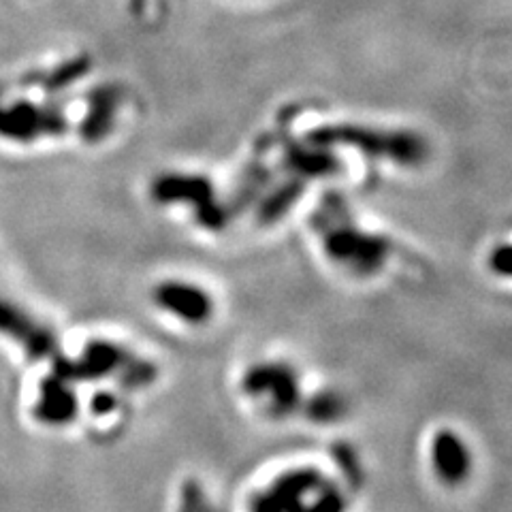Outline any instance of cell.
Instances as JSON below:
<instances>
[{"label": "cell", "mask_w": 512, "mask_h": 512, "mask_svg": "<svg viewBox=\"0 0 512 512\" xmlns=\"http://www.w3.org/2000/svg\"><path fill=\"white\" fill-rule=\"evenodd\" d=\"M338 214L329 216L325 210L316 218L320 242L329 259L348 269L355 276H374L387 265L391 244L387 237L367 233L350 222L340 201L335 203Z\"/></svg>", "instance_id": "obj_1"}, {"label": "cell", "mask_w": 512, "mask_h": 512, "mask_svg": "<svg viewBox=\"0 0 512 512\" xmlns=\"http://www.w3.org/2000/svg\"><path fill=\"white\" fill-rule=\"evenodd\" d=\"M316 146H346L363 152L365 156L391 160V163L414 167L427 160L429 148L421 135L408 131H380V128L357 124L320 126L306 137Z\"/></svg>", "instance_id": "obj_2"}, {"label": "cell", "mask_w": 512, "mask_h": 512, "mask_svg": "<svg viewBox=\"0 0 512 512\" xmlns=\"http://www.w3.org/2000/svg\"><path fill=\"white\" fill-rule=\"evenodd\" d=\"M150 195L158 205L188 203L207 231H220L229 220L227 207L216 201L214 184L197 173H163L152 182Z\"/></svg>", "instance_id": "obj_3"}, {"label": "cell", "mask_w": 512, "mask_h": 512, "mask_svg": "<svg viewBox=\"0 0 512 512\" xmlns=\"http://www.w3.org/2000/svg\"><path fill=\"white\" fill-rule=\"evenodd\" d=\"M244 391L261 399L271 416H286L295 412L301 402L299 378L286 363H259L250 367L244 378Z\"/></svg>", "instance_id": "obj_4"}, {"label": "cell", "mask_w": 512, "mask_h": 512, "mask_svg": "<svg viewBox=\"0 0 512 512\" xmlns=\"http://www.w3.org/2000/svg\"><path fill=\"white\" fill-rule=\"evenodd\" d=\"M133 355L124 346L109 340H92L84 346V352L77 359L52 357V374L69 382H94L118 374L126 361Z\"/></svg>", "instance_id": "obj_5"}, {"label": "cell", "mask_w": 512, "mask_h": 512, "mask_svg": "<svg viewBox=\"0 0 512 512\" xmlns=\"http://www.w3.org/2000/svg\"><path fill=\"white\" fill-rule=\"evenodd\" d=\"M325 483L314 468L286 472L252 500L250 512H308L314 491ZM318 493V491H316Z\"/></svg>", "instance_id": "obj_6"}, {"label": "cell", "mask_w": 512, "mask_h": 512, "mask_svg": "<svg viewBox=\"0 0 512 512\" xmlns=\"http://www.w3.org/2000/svg\"><path fill=\"white\" fill-rule=\"evenodd\" d=\"M154 301L160 310L190 325H203L214 314L212 295L199 284L184 280H165L154 288Z\"/></svg>", "instance_id": "obj_7"}, {"label": "cell", "mask_w": 512, "mask_h": 512, "mask_svg": "<svg viewBox=\"0 0 512 512\" xmlns=\"http://www.w3.org/2000/svg\"><path fill=\"white\" fill-rule=\"evenodd\" d=\"M0 333L18 340L32 361L56 355L54 333L3 297H0Z\"/></svg>", "instance_id": "obj_8"}, {"label": "cell", "mask_w": 512, "mask_h": 512, "mask_svg": "<svg viewBox=\"0 0 512 512\" xmlns=\"http://www.w3.org/2000/svg\"><path fill=\"white\" fill-rule=\"evenodd\" d=\"M79 399L75 395L73 382L56 374L47 376L39 387V402L32 408V416L39 423L62 427L77 419Z\"/></svg>", "instance_id": "obj_9"}, {"label": "cell", "mask_w": 512, "mask_h": 512, "mask_svg": "<svg viewBox=\"0 0 512 512\" xmlns=\"http://www.w3.org/2000/svg\"><path fill=\"white\" fill-rule=\"evenodd\" d=\"M431 463L444 485H461L472 472V453L455 431L442 429L431 442Z\"/></svg>", "instance_id": "obj_10"}, {"label": "cell", "mask_w": 512, "mask_h": 512, "mask_svg": "<svg viewBox=\"0 0 512 512\" xmlns=\"http://www.w3.org/2000/svg\"><path fill=\"white\" fill-rule=\"evenodd\" d=\"M310 146L312 148L301 146V143H288L286 146V167L295 175H299V180L329 178V175L338 173L340 160L333 156V152L327 146H316V143H310Z\"/></svg>", "instance_id": "obj_11"}, {"label": "cell", "mask_w": 512, "mask_h": 512, "mask_svg": "<svg viewBox=\"0 0 512 512\" xmlns=\"http://www.w3.org/2000/svg\"><path fill=\"white\" fill-rule=\"evenodd\" d=\"M301 192H303V182L299 178L282 184L280 188L271 192V195H267L263 199V203L259 205V220L261 222H276L297 203Z\"/></svg>", "instance_id": "obj_12"}, {"label": "cell", "mask_w": 512, "mask_h": 512, "mask_svg": "<svg viewBox=\"0 0 512 512\" xmlns=\"http://www.w3.org/2000/svg\"><path fill=\"white\" fill-rule=\"evenodd\" d=\"M156 365L146 361V359H137L131 357L126 361V365L118 372V382L120 387L126 391H137V389H146L156 380Z\"/></svg>", "instance_id": "obj_13"}, {"label": "cell", "mask_w": 512, "mask_h": 512, "mask_svg": "<svg viewBox=\"0 0 512 512\" xmlns=\"http://www.w3.org/2000/svg\"><path fill=\"white\" fill-rule=\"evenodd\" d=\"M342 399L338 395L333 393H323L314 397L310 406H308V414L312 416L314 421H320V423H327V421H333L338 419V416L342 414Z\"/></svg>", "instance_id": "obj_14"}, {"label": "cell", "mask_w": 512, "mask_h": 512, "mask_svg": "<svg viewBox=\"0 0 512 512\" xmlns=\"http://www.w3.org/2000/svg\"><path fill=\"white\" fill-rule=\"evenodd\" d=\"M308 512H346V500L340 489L325 483L314 495V500L308 508Z\"/></svg>", "instance_id": "obj_15"}, {"label": "cell", "mask_w": 512, "mask_h": 512, "mask_svg": "<svg viewBox=\"0 0 512 512\" xmlns=\"http://www.w3.org/2000/svg\"><path fill=\"white\" fill-rule=\"evenodd\" d=\"M182 512H214L212 504L207 502L203 489L195 480H186L182 487Z\"/></svg>", "instance_id": "obj_16"}, {"label": "cell", "mask_w": 512, "mask_h": 512, "mask_svg": "<svg viewBox=\"0 0 512 512\" xmlns=\"http://www.w3.org/2000/svg\"><path fill=\"white\" fill-rule=\"evenodd\" d=\"M489 267L498 276L512 278V244L498 246L489 254Z\"/></svg>", "instance_id": "obj_17"}, {"label": "cell", "mask_w": 512, "mask_h": 512, "mask_svg": "<svg viewBox=\"0 0 512 512\" xmlns=\"http://www.w3.org/2000/svg\"><path fill=\"white\" fill-rule=\"evenodd\" d=\"M118 406H120V399L109 391H99L90 399V410L94 416L114 414L118 410Z\"/></svg>", "instance_id": "obj_18"}]
</instances>
